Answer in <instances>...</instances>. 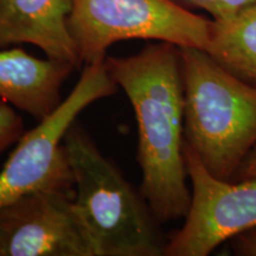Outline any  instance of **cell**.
Masks as SVG:
<instances>
[{
    "instance_id": "obj_8",
    "label": "cell",
    "mask_w": 256,
    "mask_h": 256,
    "mask_svg": "<svg viewBox=\"0 0 256 256\" xmlns=\"http://www.w3.org/2000/svg\"><path fill=\"white\" fill-rule=\"evenodd\" d=\"M72 0H0V49L32 44L48 58L83 64L69 30Z\"/></svg>"
},
{
    "instance_id": "obj_1",
    "label": "cell",
    "mask_w": 256,
    "mask_h": 256,
    "mask_svg": "<svg viewBox=\"0 0 256 256\" xmlns=\"http://www.w3.org/2000/svg\"><path fill=\"white\" fill-rule=\"evenodd\" d=\"M138 122L140 192L160 223L185 217L191 202L184 158V88L179 46L150 43L136 55L106 56Z\"/></svg>"
},
{
    "instance_id": "obj_4",
    "label": "cell",
    "mask_w": 256,
    "mask_h": 256,
    "mask_svg": "<svg viewBox=\"0 0 256 256\" xmlns=\"http://www.w3.org/2000/svg\"><path fill=\"white\" fill-rule=\"evenodd\" d=\"M69 30L83 66L104 60L128 40L166 42L206 50L212 19L176 0H72Z\"/></svg>"
},
{
    "instance_id": "obj_9",
    "label": "cell",
    "mask_w": 256,
    "mask_h": 256,
    "mask_svg": "<svg viewBox=\"0 0 256 256\" xmlns=\"http://www.w3.org/2000/svg\"><path fill=\"white\" fill-rule=\"evenodd\" d=\"M76 68L28 55L20 48L0 49V98L37 121L58 107L60 88Z\"/></svg>"
},
{
    "instance_id": "obj_13",
    "label": "cell",
    "mask_w": 256,
    "mask_h": 256,
    "mask_svg": "<svg viewBox=\"0 0 256 256\" xmlns=\"http://www.w3.org/2000/svg\"><path fill=\"white\" fill-rule=\"evenodd\" d=\"M232 241L235 254L242 256H256V228L240 234Z\"/></svg>"
},
{
    "instance_id": "obj_14",
    "label": "cell",
    "mask_w": 256,
    "mask_h": 256,
    "mask_svg": "<svg viewBox=\"0 0 256 256\" xmlns=\"http://www.w3.org/2000/svg\"><path fill=\"white\" fill-rule=\"evenodd\" d=\"M256 177V146L252 150V152L247 156L242 165L240 166L238 171L234 176V178L238 180H243V179L254 178Z\"/></svg>"
},
{
    "instance_id": "obj_5",
    "label": "cell",
    "mask_w": 256,
    "mask_h": 256,
    "mask_svg": "<svg viewBox=\"0 0 256 256\" xmlns=\"http://www.w3.org/2000/svg\"><path fill=\"white\" fill-rule=\"evenodd\" d=\"M104 60L83 66L81 78L58 107L25 132L0 172V206L37 191L74 192L64 138L88 106L115 94Z\"/></svg>"
},
{
    "instance_id": "obj_2",
    "label": "cell",
    "mask_w": 256,
    "mask_h": 256,
    "mask_svg": "<svg viewBox=\"0 0 256 256\" xmlns=\"http://www.w3.org/2000/svg\"><path fill=\"white\" fill-rule=\"evenodd\" d=\"M184 136L208 171L232 180L256 146V86L238 78L206 50L179 48Z\"/></svg>"
},
{
    "instance_id": "obj_7",
    "label": "cell",
    "mask_w": 256,
    "mask_h": 256,
    "mask_svg": "<svg viewBox=\"0 0 256 256\" xmlns=\"http://www.w3.org/2000/svg\"><path fill=\"white\" fill-rule=\"evenodd\" d=\"M0 256H98L74 192L37 191L0 206Z\"/></svg>"
},
{
    "instance_id": "obj_12",
    "label": "cell",
    "mask_w": 256,
    "mask_h": 256,
    "mask_svg": "<svg viewBox=\"0 0 256 256\" xmlns=\"http://www.w3.org/2000/svg\"><path fill=\"white\" fill-rule=\"evenodd\" d=\"M184 6H194L208 12L214 20H224L234 17L255 0H176Z\"/></svg>"
},
{
    "instance_id": "obj_6",
    "label": "cell",
    "mask_w": 256,
    "mask_h": 256,
    "mask_svg": "<svg viewBox=\"0 0 256 256\" xmlns=\"http://www.w3.org/2000/svg\"><path fill=\"white\" fill-rule=\"evenodd\" d=\"M184 158L191 183L190 206L162 255L208 256L223 242L256 228V177L238 183L217 178L186 142Z\"/></svg>"
},
{
    "instance_id": "obj_10",
    "label": "cell",
    "mask_w": 256,
    "mask_h": 256,
    "mask_svg": "<svg viewBox=\"0 0 256 256\" xmlns=\"http://www.w3.org/2000/svg\"><path fill=\"white\" fill-rule=\"evenodd\" d=\"M206 51L234 75L256 86V0L232 18L212 19Z\"/></svg>"
},
{
    "instance_id": "obj_11",
    "label": "cell",
    "mask_w": 256,
    "mask_h": 256,
    "mask_svg": "<svg viewBox=\"0 0 256 256\" xmlns=\"http://www.w3.org/2000/svg\"><path fill=\"white\" fill-rule=\"evenodd\" d=\"M25 133L24 121L14 106L0 98V156Z\"/></svg>"
},
{
    "instance_id": "obj_3",
    "label": "cell",
    "mask_w": 256,
    "mask_h": 256,
    "mask_svg": "<svg viewBox=\"0 0 256 256\" xmlns=\"http://www.w3.org/2000/svg\"><path fill=\"white\" fill-rule=\"evenodd\" d=\"M74 178V200L98 256H160L164 246L148 204L83 128L64 138Z\"/></svg>"
}]
</instances>
